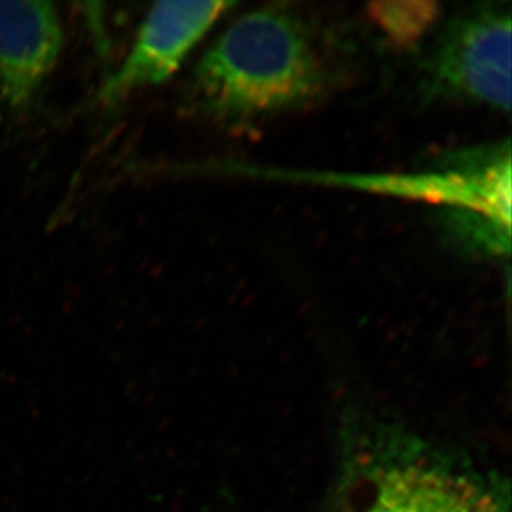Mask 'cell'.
Here are the masks:
<instances>
[{"label":"cell","instance_id":"cell-5","mask_svg":"<svg viewBox=\"0 0 512 512\" xmlns=\"http://www.w3.org/2000/svg\"><path fill=\"white\" fill-rule=\"evenodd\" d=\"M63 47L56 6L37 0L0 2V104L25 114L55 70Z\"/></svg>","mask_w":512,"mask_h":512},{"label":"cell","instance_id":"cell-2","mask_svg":"<svg viewBox=\"0 0 512 512\" xmlns=\"http://www.w3.org/2000/svg\"><path fill=\"white\" fill-rule=\"evenodd\" d=\"M511 12L498 5L448 23L424 69L431 96L511 110Z\"/></svg>","mask_w":512,"mask_h":512},{"label":"cell","instance_id":"cell-1","mask_svg":"<svg viewBox=\"0 0 512 512\" xmlns=\"http://www.w3.org/2000/svg\"><path fill=\"white\" fill-rule=\"evenodd\" d=\"M325 89L308 26L285 6L235 20L195 67L188 103L198 114L241 124L301 109Z\"/></svg>","mask_w":512,"mask_h":512},{"label":"cell","instance_id":"cell-4","mask_svg":"<svg viewBox=\"0 0 512 512\" xmlns=\"http://www.w3.org/2000/svg\"><path fill=\"white\" fill-rule=\"evenodd\" d=\"M231 2H161L147 13L117 72L97 90L93 106L109 107L174 76Z\"/></svg>","mask_w":512,"mask_h":512},{"label":"cell","instance_id":"cell-6","mask_svg":"<svg viewBox=\"0 0 512 512\" xmlns=\"http://www.w3.org/2000/svg\"><path fill=\"white\" fill-rule=\"evenodd\" d=\"M373 18L394 42H416L436 20V5L431 2L375 3Z\"/></svg>","mask_w":512,"mask_h":512},{"label":"cell","instance_id":"cell-3","mask_svg":"<svg viewBox=\"0 0 512 512\" xmlns=\"http://www.w3.org/2000/svg\"><path fill=\"white\" fill-rule=\"evenodd\" d=\"M333 512H507L490 485L430 457L372 463L350 480Z\"/></svg>","mask_w":512,"mask_h":512}]
</instances>
